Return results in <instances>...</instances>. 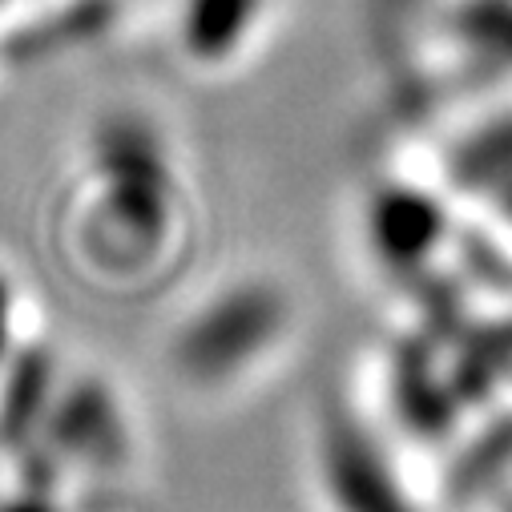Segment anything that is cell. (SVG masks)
<instances>
[{"mask_svg":"<svg viewBox=\"0 0 512 512\" xmlns=\"http://www.w3.org/2000/svg\"><path fill=\"white\" fill-rule=\"evenodd\" d=\"M93 174L105 178V194L93 202L85 250L101 267L138 271L158 254V238L170 234L166 158L138 121H121L101 134Z\"/></svg>","mask_w":512,"mask_h":512,"instance_id":"1","label":"cell"},{"mask_svg":"<svg viewBox=\"0 0 512 512\" xmlns=\"http://www.w3.org/2000/svg\"><path fill=\"white\" fill-rule=\"evenodd\" d=\"M263 13V0H182V49L198 61H222Z\"/></svg>","mask_w":512,"mask_h":512,"instance_id":"2","label":"cell"},{"mask_svg":"<svg viewBox=\"0 0 512 512\" xmlns=\"http://www.w3.org/2000/svg\"><path fill=\"white\" fill-rule=\"evenodd\" d=\"M9 335H13V283L0 271V355L9 347Z\"/></svg>","mask_w":512,"mask_h":512,"instance_id":"3","label":"cell"}]
</instances>
